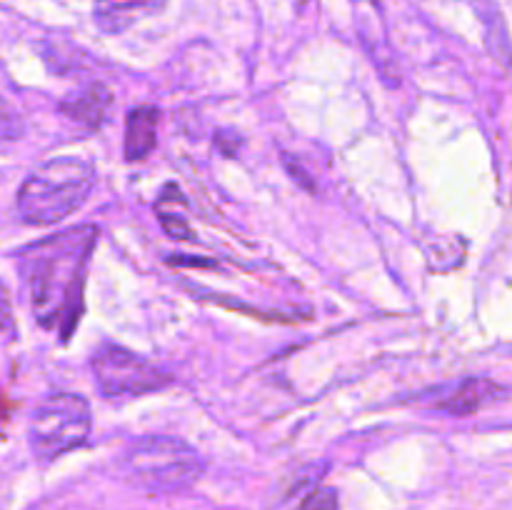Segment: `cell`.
<instances>
[{
	"label": "cell",
	"mask_w": 512,
	"mask_h": 510,
	"mask_svg": "<svg viewBox=\"0 0 512 510\" xmlns=\"http://www.w3.org/2000/svg\"><path fill=\"white\" fill-rule=\"evenodd\" d=\"M98 240V228L78 225L33 243L20 253V270L28 290L30 310L45 328L68 335L80 313L88 258Z\"/></svg>",
	"instance_id": "obj_1"
},
{
	"label": "cell",
	"mask_w": 512,
	"mask_h": 510,
	"mask_svg": "<svg viewBox=\"0 0 512 510\" xmlns=\"http://www.w3.org/2000/svg\"><path fill=\"white\" fill-rule=\"evenodd\" d=\"M95 185L93 165L80 158H55L35 168L18 193L25 223L55 225L88 200Z\"/></svg>",
	"instance_id": "obj_2"
},
{
	"label": "cell",
	"mask_w": 512,
	"mask_h": 510,
	"mask_svg": "<svg viewBox=\"0 0 512 510\" xmlns=\"http://www.w3.org/2000/svg\"><path fill=\"white\" fill-rule=\"evenodd\" d=\"M203 468L205 463L198 450L168 435H148L125 453V470L130 478L153 493L190 488L203 475Z\"/></svg>",
	"instance_id": "obj_3"
},
{
	"label": "cell",
	"mask_w": 512,
	"mask_h": 510,
	"mask_svg": "<svg viewBox=\"0 0 512 510\" xmlns=\"http://www.w3.org/2000/svg\"><path fill=\"white\" fill-rule=\"evenodd\" d=\"M90 405L78 393H58L38 405L30 423V445L40 460H53L88 440Z\"/></svg>",
	"instance_id": "obj_4"
},
{
	"label": "cell",
	"mask_w": 512,
	"mask_h": 510,
	"mask_svg": "<svg viewBox=\"0 0 512 510\" xmlns=\"http://www.w3.org/2000/svg\"><path fill=\"white\" fill-rule=\"evenodd\" d=\"M95 383L105 398H120V395H145L153 390L170 385V375L155 368L140 355L120 348V345L105 343L93 358Z\"/></svg>",
	"instance_id": "obj_5"
},
{
	"label": "cell",
	"mask_w": 512,
	"mask_h": 510,
	"mask_svg": "<svg viewBox=\"0 0 512 510\" xmlns=\"http://www.w3.org/2000/svg\"><path fill=\"white\" fill-rule=\"evenodd\" d=\"M165 0H95V23L105 33H123L145 15L163 8Z\"/></svg>",
	"instance_id": "obj_6"
},
{
	"label": "cell",
	"mask_w": 512,
	"mask_h": 510,
	"mask_svg": "<svg viewBox=\"0 0 512 510\" xmlns=\"http://www.w3.org/2000/svg\"><path fill=\"white\" fill-rule=\"evenodd\" d=\"M498 398H503V388L498 383L488 378H468L455 388L453 395L438 403V408L455 415V418H465V415L478 413V410H483L485 405Z\"/></svg>",
	"instance_id": "obj_7"
},
{
	"label": "cell",
	"mask_w": 512,
	"mask_h": 510,
	"mask_svg": "<svg viewBox=\"0 0 512 510\" xmlns=\"http://www.w3.org/2000/svg\"><path fill=\"white\" fill-rule=\"evenodd\" d=\"M110 105H113V93H110L105 85L95 83L88 85L85 90H80V93L73 95L70 100H65V103L60 105V110L65 113V118L75 120V123L83 125V128L95 130L105 123Z\"/></svg>",
	"instance_id": "obj_8"
},
{
	"label": "cell",
	"mask_w": 512,
	"mask_h": 510,
	"mask_svg": "<svg viewBox=\"0 0 512 510\" xmlns=\"http://www.w3.org/2000/svg\"><path fill=\"white\" fill-rule=\"evenodd\" d=\"M158 110L153 105H140L128 113L125 120V158L145 160L153 153L155 143H158Z\"/></svg>",
	"instance_id": "obj_9"
},
{
	"label": "cell",
	"mask_w": 512,
	"mask_h": 510,
	"mask_svg": "<svg viewBox=\"0 0 512 510\" xmlns=\"http://www.w3.org/2000/svg\"><path fill=\"white\" fill-rule=\"evenodd\" d=\"M23 118L13 110V105L0 98V143H10L23 135Z\"/></svg>",
	"instance_id": "obj_10"
},
{
	"label": "cell",
	"mask_w": 512,
	"mask_h": 510,
	"mask_svg": "<svg viewBox=\"0 0 512 510\" xmlns=\"http://www.w3.org/2000/svg\"><path fill=\"white\" fill-rule=\"evenodd\" d=\"M335 508H338V495H335L330 488H323V485L310 488L298 503V510H335Z\"/></svg>",
	"instance_id": "obj_11"
},
{
	"label": "cell",
	"mask_w": 512,
	"mask_h": 510,
	"mask_svg": "<svg viewBox=\"0 0 512 510\" xmlns=\"http://www.w3.org/2000/svg\"><path fill=\"white\" fill-rule=\"evenodd\" d=\"M10 325V298L5 293L3 283H0V330H5Z\"/></svg>",
	"instance_id": "obj_12"
},
{
	"label": "cell",
	"mask_w": 512,
	"mask_h": 510,
	"mask_svg": "<svg viewBox=\"0 0 512 510\" xmlns=\"http://www.w3.org/2000/svg\"><path fill=\"white\" fill-rule=\"evenodd\" d=\"M173 265H213L210 260H198V258H170Z\"/></svg>",
	"instance_id": "obj_13"
}]
</instances>
